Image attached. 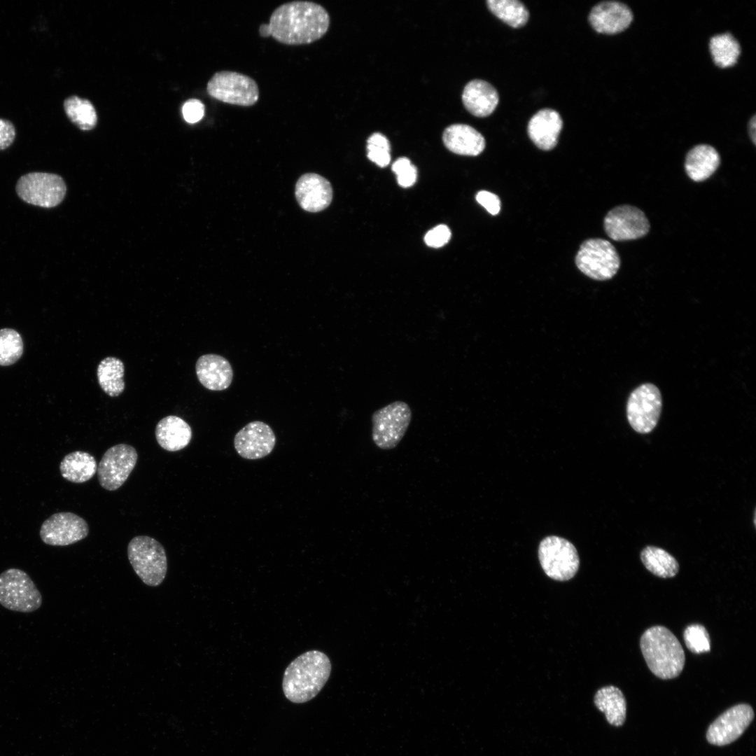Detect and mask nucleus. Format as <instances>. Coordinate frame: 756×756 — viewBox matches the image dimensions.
<instances>
[{"label":"nucleus","instance_id":"1","mask_svg":"<svg viewBox=\"0 0 756 756\" xmlns=\"http://www.w3.org/2000/svg\"><path fill=\"white\" fill-rule=\"evenodd\" d=\"M330 25V15L320 4L308 1L285 3L274 9L268 24L259 29L261 36H272L286 45H304L322 38Z\"/></svg>","mask_w":756,"mask_h":756},{"label":"nucleus","instance_id":"2","mask_svg":"<svg viewBox=\"0 0 756 756\" xmlns=\"http://www.w3.org/2000/svg\"><path fill=\"white\" fill-rule=\"evenodd\" d=\"M330 671V661L323 652L310 650L300 654L284 671L282 687L285 696L296 704L312 699L328 681Z\"/></svg>","mask_w":756,"mask_h":756},{"label":"nucleus","instance_id":"3","mask_svg":"<svg viewBox=\"0 0 756 756\" xmlns=\"http://www.w3.org/2000/svg\"><path fill=\"white\" fill-rule=\"evenodd\" d=\"M640 647L645 662L657 677L672 679L683 670L685 656L676 636L666 627L654 626L644 631Z\"/></svg>","mask_w":756,"mask_h":756},{"label":"nucleus","instance_id":"4","mask_svg":"<svg viewBox=\"0 0 756 756\" xmlns=\"http://www.w3.org/2000/svg\"><path fill=\"white\" fill-rule=\"evenodd\" d=\"M127 556L134 572L146 585L157 587L164 580L167 558L162 544L147 536L134 537L128 543Z\"/></svg>","mask_w":756,"mask_h":756},{"label":"nucleus","instance_id":"5","mask_svg":"<svg viewBox=\"0 0 756 756\" xmlns=\"http://www.w3.org/2000/svg\"><path fill=\"white\" fill-rule=\"evenodd\" d=\"M409 405L397 400L374 411L372 414V438L383 450L394 449L403 438L412 420Z\"/></svg>","mask_w":756,"mask_h":756},{"label":"nucleus","instance_id":"6","mask_svg":"<svg viewBox=\"0 0 756 756\" xmlns=\"http://www.w3.org/2000/svg\"><path fill=\"white\" fill-rule=\"evenodd\" d=\"M575 260L580 272L598 281L612 279L618 272L621 264L615 246L609 241L601 238L584 241Z\"/></svg>","mask_w":756,"mask_h":756},{"label":"nucleus","instance_id":"7","mask_svg":"<svg viewBox=\"0 0 756 756\" xmlns=\"http://www.w3.org/2000/svg\"><path fill=\"white\" fill-rule=\"evenodd\" d=\"M0 604L12 611L32 612L41 606L42 596L25 571L12 568L0 574Z\"/></svg>","mask_w":756,"mask_h":756},{"label":"nucleus","instance_id":"8","mask_svg":"<svg viewBox=\"0 0 756 756\" xmlns=\"http://www.w3.org/2000/svg\"><path fill=\"white\" fill-rule=\"evenodd\" d=\"M208 94L220 102L251 106L259 99V88L251 77L232 71L216 72L207 83Z\"/></svg>","mask_w":756,"mask_h":756},{"label":"nucleus","instance_id":"9","mask_svg":"<svg viewBox=\"0 0 756 756\" xmlns=\"http://www.w3.org/2000/svg\"><path fill=\"white\" fill-rule=\"evenodd\" d=\"M538 558L545 574L558 581L573 578L580 566L575 546L568 540L555 536L546 537L540 542Z\"/></svg>","mask_w":756,"mask_h":756},{"label":"nucleus","instance_id":"10","mask_svg":"<svg viewBox=\"0 0 756 756\" xmlns=\"http://www.w3.org/2000/svg\"><path fill=\"white\" fill-rule=\"evenodd\" d=\"M66 192L64 181L55 174L28 173L22 176L16 184V192L21 200L44 208H52L59 204Z\"/></svg>","mask_w":756,"mask_h":756},{"label":"nucleus","instance_id":"11","mask_svg":"<svg viewBox=\"0 0 756 756\" xmlns=\"http://www.w3.org/2000/svg\"><path fill=\"white\" fill-rule=\"evenodd\" d=\"M662 407V394L657 386L652 383L643 384L629 396L626 403L628 421L636 432L649 433L659 421Z\"/></svg>","mask_w":756,"mask_h":756},{"label":"nucleus","instance_id":"12","mask_svg":"<svg viewBox=\"0 0 756 756\" xmlns=\"http://www.w3.org/2000/svg\"><path fill=\"white\" fill-rule=\"evenodd\" d=\"M138 459L136 449L120 443L108 448L97 465L99 484L108 491H115L127 479Z\"/></svg>","mask_w":756,"mask_h":756},{"label":"nucleus","instance_id":"13","mask_svg":"<svg viewBox=\"0 0 756 756\" xmlns=\"http://www.w3.org/2000/svg\"><path fill=\"white\" fill-rule=\"evenodd\" d=\"M603 226L607 235L617 241L643 237L650 228L645 214L630 204L619 205L610 210L604 218Z\"/></svg>","mask_w":756,"mask_h":756},{"label":"nucleus","instance_id":"14","mask_svg":"<svg viewBox=\"0 0 756 756\" xmlns=\"http://www.w3.org/2000/svg\"><path fill=\"white\" fill-rule=\"evenodd\" d=\"M89 526L81 517L69 512L53 514L46 519L40 529L42 541L52 546H66L85 538Z\"/></svg>","mask_w":756,"mask_h":756},{"label":"nucleus","instance_id":"15","mask_svg":"<svg viewBox=\"0 0 756 756\" xmlns=\"http://www.w3.org/2000/svg\"><path fill=\"white\" fill-rule=\"evenodd\" d=\"M754 718L752 708L746 704L734 706L719 715L708 727L706 738L715 746L729 744L745 732Z\"/></svg>","mask_w":756,"mask_h":756},{"label":"nucleus","instance_id":"16","mask_svg":"<svg viewBox=\"0 0 756 756\" xmlns=\"http://www.w3.org/2000/svg\"><path fill=\"white\" fill-rule=\"evenodd\" d=\"M276 437L272 428L261 421H253L234 436V447L244 458L255 460L269 455L274 448Z\"/></svg>","mask_w":756,"mask_h":756},{"label":"nucleus","instance_id":"17","mask_svg":"<svg viewBox=\"0 0 756 756\" xmlns=\"http://www.w3.org/2000/svg\"><path fill=\"white\" fill-rule=\"evenodd\" d=\"M295 195L299 205L309 212H318L326 209L332 199L330 182L314 173L301 176L295 185Z\"/></svg>","mask_w":756,"mask_h":756},{"label":"nucleus","instance_id":"18","mask_svg":"<svg viewBox=\"0 0 756 756\" xmlns=\"http://www.w3.org/2000/svg\"><path fill=\"white\" fill-rule=\"evenodd\" d=\"M633 14L624 4L603 1L594 6L589 15V22L595 31L615 34L625 30L631 23Z\"/></svg>","mask_w":756,"mask_h":756},{"label":"nucleus","instance_id":"19","mask_svg":"<svg viewBox=\"0 0 756 756\" xmlns=\"http://www.w3.org/2000/svg\"><path fill=\"white\" fill-rule=\"evenodd\" d=\"M195 372L200 384L211 391L227 389L233 379V370L230 362L216 354L201 356L196 362Z\"/></svg>","mask_w":756,"mask_h":756},{"label":"nucleus","instance_id":"20","mask_svg":"<svg viewBox=\"0 0 756 756\" xmlns=\"http://www.w3.org/2000/svg\"><path fill=\"white\" fill-rule=\"evenodd\" d=\"M563 126L559 113L550 108L538 111L530 119L527 132L532 142L540 149L550 150L554 148Z\"/></svg>","mask_w":756,"mask_h":756},{"label":"nucleus","instance_id":"21","mask_svg":"<svg viewBox=\"0 0 756 756\" xmlns=\"http://www.w3.org/2000/svg\"><path fill=\"white\" fill-rule=\"evenodd\" d=\"M465 108L473 115L483 118L491 114L498 102V93L489 83L475 79L465 86L462 93Z\"/></svg>","mask_w":756,"mask_h":756},{"label":"nucleus","instance_id":"22","mask_svg":"<svg viewBox=\"0 0 756 756\" xmlns=\"http://www.w3.org/2000/svg\"><path fill=\"white\" fill-rule=\"evenodd\" d=\"M442 139L450 151L461 155H478L486 146L484 136L475 128L465 124H454L447 127Z\"/></svg>","mask_w":756,"mask_h":756},{"label":"nucleus","instance_id":"23","mask_svg":"<svg viewBox=\"0 0 756 756\" xmlns=\"http://www.w3.org/2000/svg\"><path fill=\"white\" fill-rule=\"evenodd\" d=\"M155 438L158 444L168 451H177L188 445L192 438V429L183 419L169 415L157 424Z\"/></svg>","mask_w":756,"mask_h":756},{"label":"nucleus","instance_id":"24","mask_svg":"<svg viewBox=\"0 0 756 756\" xmlns=\"http://www.w3.org/2000/svg\"><path fill=\"white\" fill-rule=\"evenodd\" d=\"M720 164V156L717 150L708 144L694 146L687 153L685 170L690 179L701 182L710 177Z\"/></svg>","mask_w":756,"mask_h":756},{"label":"nucleus","instance_id":"25","mask_svg":"<svg viewBox=\"0 0 756 756\" xmlns=\"http://www.w3.org/2000/svg\"><path fill=\"white\" fill-rule=\"evenodd\" d=\"M97 464L90 453L76 451L66 454L59 465L63 478L73 483H83L97 472Z\"/></svg>","mask_w":756,"mask_h":756},{"label":"nucleus","instance_id":"26","mask_svg":"<svg viewBox=\"0 0 756 756\" xmlns=\"http://www.w3.org/2000/svg\"><path fill=\"white\" fill-rule=\"evenodd\" d=\"M594 701L596 708L604 713L608 722L614 726L624 724L626 715V702L622 691L612 685L599 689Z\"/></svg>","mask_w":756,"mask_h":756},{"label":"nucleus","instance_id":"27","mask_svg":"<svg viewBox=\"0 0 756 756\" xmlns=\"http://www.w3.org/2000/svg\"><path fill=\"white\" fill-rule=\"evenodd\" d=\"M124 364L118 358L108 356L98 365L97 377L101 388L109 396L117 397L125 390Z\"/></svg>","mask_w":756,"mask_h":756},{"label":"nucleus","instance_id":"28","mask_svg":"<svg viewBox=\"0 0 756 756\" xmlns=\"http://www.w3.org/2000/svg\"><path fill=\"white\" fill-rule=\"evenodd\" d=\"M640 559L650 573L659 578H673L679 570L677 560L662 548L645 547L640 552Z\"/></svg>","mask_w":756,"mask_h":756},{"label":"nucleus","instance_id":"29","mask_svg":"<svg viewBox=\"0 0 756 756\" xmlns=\"http://www.w3.org/2000/svg\"><path fill=\"white\" fill-rule=\"evenodd\" d=\"M709 48L714 63L720 68L734 66L741 54L740 44L730 33L713 36Z\"/></svg>","mask_w":756,"mask_h":756},{"label":"nucleus","instance_id":"30","mask_svg":"<svg viewBox=\"0 0 756 756\" xmlns=\"http://www.w3.org/2000/svg\"><path fill=\"white\" fill-rule=\"evenodd\" d=\"M486 4L494 15L512 27H521L528 20L529 13L519 1L488 0Z\"/></svg>","mask_w":756,"mask_h":756},{"label":"nucleus","instance_id":"31","mask_svg":"<svg viewBox=\"0 0 756 756\" xmlns=\"http://www.w3.org/2000/svg\"><path fill=\"white\" fill-rule=\"evenodd\" d=\"M64 109L69 119L82 130L93 129L97 123V114L90 101L77 96L67 97Z\"/></svg>","mask_w":756,"mask_h":756},{"label":"nucleus","instance_id":"32","mask_svg":"<svg viewBox=\"0 0 756 756\" xmlns=\"http://www.w3.org/2000/svg\"><path fill=\"white\" fill-rule=\"evenodd\" d=\"M23 353V342L18 332L10 328L0 330V365L15 363Z\"/></svg>","mask_w":756,"mask_h":756},{"label":"nucleus","instance_id":"33","mask_svg":"<svg viewBox=\"0 0 756 756\" xmlns=\"http://www.w3.org/2000/svg\"><path fill=\"white\" fill-rule=\"evenodd\" d=\"M683 638L686 647L694 654L710 650V640L706 629L701 624H692L684 630Z\"/></svg>","mask_w":756,"mask_h":756},{"label":"nucleus","instance_id":"34","mask_svg":"<svg viewBox=\"0 0 756 756\" xmlns=\"http://www.w3.org/2000/svg\"><path fill=\"white\" fill-rule=\"evenodd\" d=\"M391 146L387 138L381 133L372 134L367 141L368 158L379 167H384L391 161Z\"/></svg>","mask_w":756,"mask_h":756},{"label":"nucleus","instance_id":"35","mask_svg":"<svg viewBox=\"0 0 756 756\" xmlns=\"http://www.w3.org/2000/svg\"><path fill=\"white\" fill-rule=\"evenodd\" d=\"M392 170L396 174L398 183L400 186L408 188L415 183L417 170L408 158H398L393 162Z\"/></svg>","mask_w":756,"mask_h":756},{"label":"nucleus","instance_id":"36","mask_svg":"<svg viewBox=\"0 0 756 756\" xmlns=\"http://www.w3.org/2000/svg\"><path fill=\"white\" fill-rule=\"evenodd\" d=\"M451 238V231L445 225H439L430 230L424 237L425 243L430 247L439 248Z\"/></svg>","mask_w":756,"mask_h":756},{"label":"nucleus","instance_id":"37","mask_svg":"<svg viewBox=\"0 0 756 756\" xmlns=\"http://www.w3.org/2000/svg\"><path fill=\"white\" fill-rule=\"evenodd\" d=\"M182 113L186 122L189 123L197 122L204 116V105L198 99H189L183 104Z\"/></svg>","mask_w":756,"mask_h":756},{"label":"nucleus","instance_id":"38","mask_svg":"<svg viewBox=\"0 0 756 756\" xmlns=\"http://www.w3.org/2000/svg\"><path fill=\"white\" fill-rule=\"evenodd\" d=\"M477 202L490 214L497 215L500 210V200L498 195L487 190H480L476 195Z\"/></svg>","mask_w":756,"mask_h":756},{"label":"nucleus","instance_id":"39","mask_svg":"<svg viewBox=\"0 0 756 756\" xmlns=\"http://www.w3.org/2000/svg\"><path fill=\"white\" fill-rule=\"evenodd\" d=\"M16 135L14 125L8 120L0 118V150L8 148Z\"/></svg>","mask_w":756,"mask_h":756},{"label":"nucleus","instance_id":"40","mask_svg":"<svg viewBox=\"0 0 756 756\" xmlns=\"http://www.w3.org/2000/svg\"><path fill=\"white\" fill-rule=\"evenodd\" d=\"M749 134L752 143L755 145L756 139V118L753 115L749 122L748 126Z\"/></svg>","mask_w":756,"mask_h":756}]
</instances>
